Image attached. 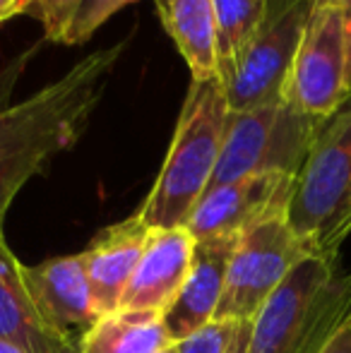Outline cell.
Returning a JSON list of instances; mask_svg holds the SVG:
<instances>
[{
	"label": "cell",
	"instance_id": "obj_1",
	"mask_svg": "<svg viewBox=\"0 0 351 353\" xmlns=\"http://www.w3.org/2000/svg\"><path fill=\"white\" fill-rule=\"evenodd\" d=\"M132 37L89 53L61 79L0 113V231L29 178L75 147Z\"/></svg>",
	"mask_w": 351,
	"mask_h": 353
},
{
	"label": "cell",
	"instance_id": "obj_2",
	"mask_svg": "<svg viewBox=\"0 0 351 353\" xmlns=\"http://www.w3.org/2000/svg\"><path fill=\"white\" fill-rule=\"evenodd\" d=\"M221 79H190L174 140L137 216L150 228L185 226L217 173L229 123Z\"/></svg>",
	"mask_w": 351,
	"mask_h": 353
},
{
	"label": "cell",
	"instance_id": "obj_3",
	"mask_svg": "<svg viewBox=\"0 0 351 353\" xmlns=\"http://www.w3.org/2000/svg\"><path fill=\"white\" fill-rule=\"evenodd\" d=\"M351 327V272L337 260H303L250 322L245 353H323Z\"/></svg>",
	"mask_w": 351,
	"mask_h": 353
},
{
	"label": "cell",
	"instance_id": "obj_4",
	"mask_svg": "<svg viewBox=\"0 0 351 353\" xmlns=\"http://www.w3.org/2000/svg\"><path fill=\"white\" fill-rule=\"evenodd\" d=\"M286 219L315 255L337 260L351 233V97L320 128L294 181Z\"/></svg>",
	"mask_w": 351,
	"mask_h": 353
},
{
	"label": "cell",
	"instance_id": "obj_5",
	"mask_svg": "<svg viewBox=\"0 0 351 353\" xmlns=\"http://www.w3.org/2000/svg\"><path fill=\"white\" fill-rule=\"evenodd\" d=\"M323 123L301 113L284 97L245 111H231L210 188L263 173L299 176Z\"/></svg>",
	"mask_w": 351,
	"mask_h": 353
},
{
	"label": "cell",
	"instance_id": "obj_6",
	"mask_svg": "<svg viewBox=\"0 0 351 353\" xmlns=\"http://www.w3.org/2000/svg\"><path fill=\"white\" fill-rule=\"evenodd\" d=\"M308 257H315V250L291 228L286 212L241 233L214 320L253 322L286 276Z\"/></svg>",
	"mask_w": 351,
	"mask_h": 353
},
{
	"label": "cell",
	"instance_id": "obj_7",
	"mask_svg": "<svg viewBox=\"0 0 351 353\" xmlns=\"http://www.w3.org/2000/svg\"><path fill=\"white\" fill-rule=\"evenodd\" d=\"M281 97L318 121L332 118L349 101L347 39L339 3H315Z\"/></svg>",
	"mask_w": 351,
	"mask_h": 353
},
{
	"label": "cell",
	"instance_id": "obj_8",
	"mask_svg": "<svg viewBox=\"0 0 351 353\" xmlns=\"http://www.w3.org/2000/svg\"><path fill=\"white\" fill-rule=\"evenodd\" d=\"M315 3L318 0H270L260 32L234 72L221 82L231 111H245L281 97Z\"/></svg>",
	"mask_w": 351,
	"mask_h": 353
},
{
	"label": "cell",
	"instance_id": "obj_9",
	"mask_svg": "<svg viewBox=\"0 0 351 353\" xmlns=\"http://www.w3.org/2000/svg\"><path fill=\"white\" fill-rule=\"evenodd\" d=\"M296 176L263 173L210 188L195 205L185 228L195 241L241 236L267 216L289 212Z\"/></svg>",
	"mask_w": 351,
	"mask_h": 353
},
{
	"label": "cell",
	"instance_id": "obj_10",
	"mask_svg": "<svg viewBox=\"0 0 351 353\" xmlns=\"http://www.w3.org/2000/svg\"><path fill=\"white\" fill-rule=\"evenodd\" d=\"M22 281L41 320L63 341L80 346L99 320L80 252L51 257L41 265H22Z\"/></svg>",
	"mask_w": 351,
	"mask_h": 353
},
{
	"label": "cell",
	"instance_id": "obj_11",
	"mask_svg": "<svg viewBox=\"0 0 351 353\" xmlns=\"http://www.w3.org/2000/svg\"><path fill=\"white\" fill-rule=\"evenodd\" d=\"M195 238L185 226L152 228L132 281L118 310H145L164 315L190 274Z\"/></svg>",
	"mask_w": 351,
	"mask_h": 353
},
{
	"label": "cell",
	"instance_id": "obj_12",
	"mask_svg": "<svg viewBox=\"0 0 351 353\" xmlns=\"http://www.w3.org/2000/svg\"><path fill=\"white\" fill-rule=\"evenodd\" d=\"M150 233L152 228L137 214H132L99 231L94 241L80 252L99 317L111 315L121 307L123 296L150 241Z\"/></svg>",
	"mask_w": 351,
	"mask_h": 353
},
{
	"label": "cell",
	"instance_id": "obj_13",
	"mask_svg": "<svg viewBox=\"0 0 351 353\" xmlns=\"http://www.w3.org/2000/svg\"><path fill=\"white\" fill-rule=\"evenodd\" d=\"M236 243L239 236H217L195 243L190 274L174 305L164 312V325L174 341L185 339L214 320Z\"/></svg>",
	"mask_w": 351,
	"mask_h": 353
},
{
	"label": "cell",
	"instance_id": "obj_14",
	"mask_svg": "<svg viewBox=\"0 0 351 353\" xmlns=\"http://www.w3.org/2000/svg\"><path fill=\"white\" fill-rule=\"evenodd\" d=\"M0 341H8L24 353H68L75 349L41 320L22 281V262L8 248L3 231H0Z\"/></svg>",
	"mask_w": 351,
	"mask_h": 353
},
{
	"label": "cell",
	"instance_id": "obj_15",
	"mask_svg": "<svg viewBox=\"0 0 351 353\" xmlns=\"http://www.w3.org/2000/svg\"><path fill=\"white\" fill-rule=\"evenodd\" d=\"M154 5L190 70V79H219L214 0H154Z\"/></svg>",
	"mask_w": 351,
	"mask_h": 353
},
{
	"label": "cell",
	"instance_id": "obj_16",
	"mask_svg": "<svg viewBox=\"0 0 351 353\" xmlns=\"http://www.w3.org/2000/svg\"><path fill=\"white\" fill-rule=\"evenodd\" d=\"M176 341L169 336L164 315L145 310H116L103 315L82 336L80 353H159Z\"/></svg>",
	"mask_w": 351,
	"mask_h": 353
},
{
	"label": "cell",
	"instance_id": "obj_17",
	"mask_svg": "<svg viewBox=\"0 0 351 353\" xmlns=\"http://www.w3.org/2000/svg\"><path fill=\"white\" fill-rule=\"evenodd\" d=\"M135 0H37V12L48 41L80 46L111 14Z\"/></svg>",
	"mask_w": 351,
	"mask_h": 353
},
{
	"label": "cell",
	"instance_id": "obj_18",
	"mask_svg": "<svg viewBox=\"0 0 351 353\" xmlns=\"http://www.w3.org/2000/svg\"><path fill=\"white\" fill-rule=\"evenodd\" d=\"M270 0H214L217 10V56H219V79L224 82L255 34L260 32Z\"/></svg>",
	"mask_w": 351,
	"mask_h": 353
},
{
	"label": "cell",
	"instance_id": "obj_19",
	"mask_svg": "<svg viewBox=\"0 0 351 353\" xmlns=\"http://www.w3.org/2000/svg\"><path fill=\"white\" fill-rule=\"evenodd\" d=\"M243 322H221L212 320L210 325L200 327L190 336L176 341L178 353H229Z\"/></svg>",
	"mask_w": 351,
	"mask_h": 353
},
{
	"label": "cell",
	"instance_id": "obj_20",
	"mask_svg": "<svg viewBox=\"0 0 351 353\" xmlns=\"http://www.w3.org/2000/svg\"><path fill=\"white\" fill-rule=\"evenodd\" d=\"M37 51V48H29L27 53H22V56L17 58V61H12L8 68H5L3 72H0V113L8 108V97L10 92H12V87L17 84L19 79V72L24 70V65H27V61L32 58V53Z\"/></svg>",
	"mask_w": 351,
	"mask_h": 353
},
{
	"label": "cell",
	"instance_id": "obj_21",
	"mask_svg": "<svg viewBox=\"0 0 351 353\" xmlns=\"http://www.w3.org/2000/svg\"><path fill=\"white\" fill-rule=\"evenodd\" d=\"M344 14V39H347V87L351 92V0H334Z\"/></svg>",
	"mask_w": 351,
	"mask_h": 353
},
{
	"label": "cell",
	"instance_id": "obj_22",
	"mask_svg": "<svg viewBox=\"0 0 351 353\" xmlns=\"http://www.w3.org/2000/svg\"><path fill=\"white\" fill-rule=\"evenodd\" d=\"M323 353H351V327H347L339 336H334Z\"/></svg>",
	"mask_w": 351,
	"mask_h": 353
},
{
	"label": "cell",
	"instance_id": "obj_23",
	"mask_svg": "<svg viewBox=\"0 0 351 353\" xmlns=\"http://www.w3.org/2000/svg\"><path fill=\"white\" fill-rule=\"evenodd\" d=\"M248 341H250V322H243L239 330V334H236L234 344H231L229 353H245L248 351Z\"/></svg>",
	"mask_w": 351,
	"mask_h": 353
},
{
	"label": "cell",
	"instance_id": "obj_24",
	"mask_svg": "<svg viewBox=\"0 0 351 353\" xmlns=\"http://www.w3.org/2000/svg\"><path fill=\"white\" fill-rule=\"evenodd\" d=\"M24 12V8L17 3V0H0V24L8 22L10 17H14V14Z\"/></svg>",
	"mask_w": 351,
	"mask_h": 353
},
{
	"label": "cell",
	"instance_id": "obj_25",
	"mask_svg": "<svg viewBox=\"0 0 351 353\" xmlns=\"http://www.w3.org/2000/svg\"><path fill=\"white\" fill-rule=\"evenodd\" d=\"M0 353H24V351L12 344H8V341H0Z\"/></svg>",
	"mask_w": 351,
	"mask_h": 353
},
{
	"label": "cell",
	"instance_id": "obj_26",
	"mask_svg": "<svg viewBox=\"0 0 351 353\" xmlns=\"http://www.w3.org/2000/svg\"><path fill=\"white\" fill-rule=\"evenodd\" d=\"M17 3H19V5H22V8H24V10H29V8H32V5H34V3H37V0H17Z\"/></svg>",
	"mask_w": 351,
	"mask_h": 353
},
{
	"label": "cell",
	"instance_id": "obj_27",
	"mask_svg": "<svg viewBox=\"0 0 351 353\" xmlns=\"http://www.w3.org/2000/svg\"><path fill=\"white\" fill-rule=\"evenodd\" d=\"M159 353H178V349H176V344H174V346H169V349H164V351H159Z\"/></svg>",
	"mask_w": 351,
	"mask_h": 353
},
{
	"label": "cell",
	"instance_id": "obj_28",
	"mask_svg": "<svg viewBox=\"0 0 351 353\" xmlns=\"http://www.w3.org/2000/svg\"><path fill=\"white\" fill-rule=\"evenodd\" d=\"M68 353H80V349H77V346H75V349H70V351H68Z\"/></svg>",
	"mask_w": 351,
	"mask_h": 353
}]
</instances>
